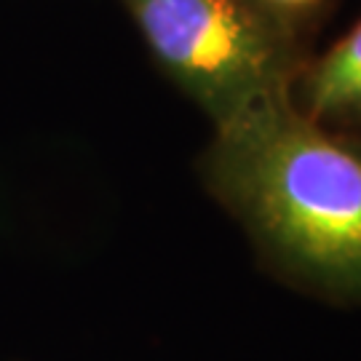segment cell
Wrapping results in <instances>:
<instances>
[{
  "mask_svg": "<svg viewBox=\"0 0 361 361\" xmlns=\"http://www.w3.org/2000/svg\"><path fill=\"white\" fill-rule=\"evenodd\" d=\"M241 3L305 54H310L313 40L319 38L324 25L332 19V13L340 6V0H241Z\"/></svg>",
  "mask_w": 361,
  "mask_h": 361,
  "instance_id": "277c9868",
  "label": "cell"
},
{
  "mask_svg": "<svg viewBox=\"0 0 361 361\" xmlns=\"http://www.w3.org/2000/svg\"><path fill=\"white\" fill-rule=\"evenodd\" d=\"M289 99L326 129L361 137V19L297 70Z\"/></svg>",
  "mask_w": 361,
  "mask_h": 361,
  "instance_id": "3957f363",
  "label": "cell"
},
{
  "mask_svg": "<svg viewBox=\"0 0 361 361\" xmlns=\"http://www.w3.org/2000/svg\"><path fill=\"white\" fill-rule=\"evenodd\" d=\"M158 70L225 126L289 99L308 54L241 0H121Z\"/></svg>",
  "mask_w": 361,
  "mask_h": 361,
  "instance_id": "7a4b0ae2",
  "label": "cell"
},
{
  "mask_svg": "<svg viewBox=\"0 0 361 361\" xmlns=\"http://www.w3.org/2000/svg\"><path fill=\"white\" fill-rule=\"evenodd\" d=\"M198 169L271 271L361 305V137L281 99L217 126Z\"/></svg>",
  "mask_w": 361,
  "mask_h": 361,
  "instance_id": "6da1fadb",
  "label": "cell"
}]
</instances>
